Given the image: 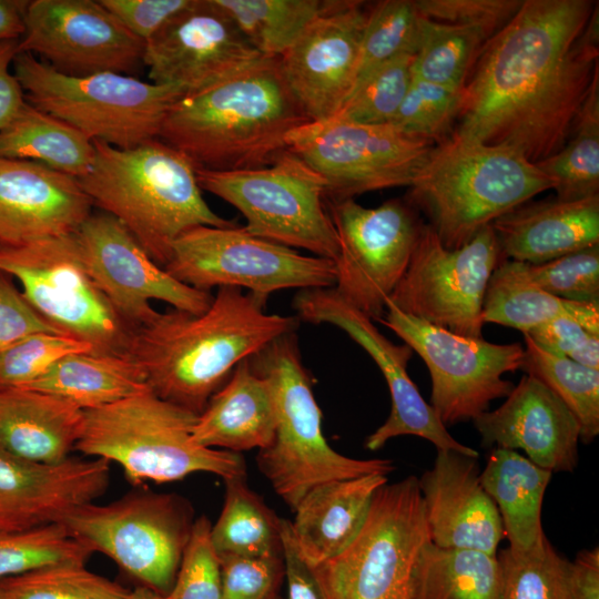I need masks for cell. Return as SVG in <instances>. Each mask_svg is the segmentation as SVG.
I'll return each mask as SVG.
<instances>
[{
	"label": "cell",
	"mask_w": 599,
	"mask_h": 599,
	"mask_svg": "<svg viewBox=\"0 0 599 599\" xmlns=\"http://www.w3.org/2000/svg\"><path fill=\"white\" fill-rule=\"evenodd\" d=\"M598 8L593 0H522L485 45L453 135L532 163L558 152L599 74Z\"/></svg>",
	"instance_id": "6da1fadb"
},
{
	"label": "cell",
	"mask_w": 599,
	"mask_h": 599,
	"mask_svg": "<svg viewBox=\"0 0 599 599\" xmlns=\"http://www.w3.org/2000/svg\"><path fill=\"white\" fill-rule=\"evenodd\" d=\"M266 300L219 287L205 312L159 313L135 329L130 357L156 396L200 415L240 362L295 332L298 318L266 313Z\"/></svg>",
	"instance_id": "7a4b0ae2"
},
{
	"label": "cell",
	"mask_w": 599,
	"mask_h": 599,
	"mask_svg": "<svg viewBox=\"0 0 599 599\" xmlns=\"http://www.w3.org/2000/svg\"><path fill=\"white\" fill-rule=\"evenodd\" d=\"M307 121L280 58L263 57L212 87L182 95L169 109L159 139L195 169L253 170L285 154L288 134Z\"/></svg>",
	"instance_id": "3957f363"
},
{
	"label": "cell",
	"mask_w": 599,
	"mask_h": 599,
	"mask_svg": "<svg viewBox=\"0 0 599 599\" xmlns=\"http://www.w3.org/2000/svg\"><path fill=\"white\" fill-rule=\"evenodd\" d=\"M92 167L78 179L93 206L116 219L164 268L174 241L196 226H232L202 195L196 169L160 139L131 149L93 141Z\"/></svg>",
	"instance_id": "277c9868"
},
{
	"label": "cell",
	"mask_w": 599,
	"mask_h": 599,
	"mask_svg": "<svg viewBox=\"0 0 599 599\" xmlns=\"http://www.w3.org/2000/svg\"><path fill=\"white\" fill-rule=\"evenodd\" d=\"M550 189V179L518 152L451 134L433 146L406 201L427 216L446 248L456 250Z\"/></svg>",
	"instance_id": "5b68a950"
},
{
	"label": "cell",
	"mask_w": 599,
	"mask_h": 599,
	"mask_svg": "<svg viewBox=\"0 0 599 599\" xmlns=\"http://www.w3.org/2000/svg\"><path fill=\"white\" fill-rule=\"evenodd\" d=\"M197 416L146 390L83 410L74 449L120 465L133 485L171 483L195 473L214 474L224 480L246 476L241 454L193 440Z\"/></svg>",
	"instance_id": "8992f818"
},
{
	"label": "cell",
	"mask_w": 599,
	"mask_h": 599,
	"mask_svg": "<svg viewBox=\"0 0 599 599\" xmlns=\"http://www.w3.org/2000/svg\"><path fill=\"white\" fill-rule=\"evenodd\" d=\"M250 363L270 383L276 413L274 438L258 450L257 466L293 511L318 484L394 471L390 459H355L328 445L295 332L271 342L250 357Z\"/></svg>",
	"instance_id": "52a82bcc"
},
{
	"label": "cell",
	"mask_w": 599,
	"mask_h": 599,
	"mask_svg": "<svg viewBox=\"0 0 599 599\" xmlns=\"http://www.w3.org/2000/svg\"><path fill=\"white\" fill-rule=\"evenodd\" d=\"M12 71L30 104L92 142L118 149L159 139L169 109L184 95L179 88L116 72L69 77L27 52L16 55Z\"/></svg>",
	"instance_id": "ba28073f"
},
{
	"label": "cell",
	"mask_w": 599,
	"mask_h": 599,
	"mask_svg": "<svg viewBox=\"0 0 599 599\" xmlns=\"http://www.w3.org/2000/svg\"><path fill=\"white\" fill-rule=\"evenodd\" d=\"M0 271L17 280L32 308L91 353L130 356L134 336L90 276L77 233L0 245Z\"/></svg>",
	"instance_id": "9c48e42d"
},
{
	"label": "cell",
	"mask_w": 599,
	"mask_h": 599,
	"mask_svg": "<svg viewBox=\"0 0 599 599\" xmlns=\"http://www.w3.org/2000/svg\"><path fill=\"white\" fill-rule=\"evenodd\" d=\"M430 544L418 478L408 476L382 486L353 544L316 566L334 599H418Z\"/></svg>",
	"instance_id": "30bf717a"
},
{
	"label": "cell",
	"mask_w": 599,
	"mask_h": 599,
	"mask_svg": "<svg viewBox=\"0 0 599 599\" xmlns=\"http://www.w3.org/2000/svg\"><path fill=\"white\" fill-rule=\"evenodd\" d=\"M59 524L113 560L140 586L169 595L194 524L193 509L175 494H129L106 505H82Z\"/></svg>",
	"instance_id": "8fae6325"
},
{
	"label": "cell",
	"mask_w": 599,
	"mask_h": 599,
	"mask_svg": "<svg viewBox=\"0 0 599 599\" xmlns=\"http://www.w3.org/2000/svg\"><path fill=\"white\" fill-rule=\"evenodd\" d=\"M202 190L237 209L244 229L261 238L336 261L338 237L325 183L302 159L287 151L270 166L242 171L196 169Z\"/></svg>",
	"instance_id": "7c38bea8"
},
{
	"label": "cell",
	"mask_w": 599,
	"mask_h": 599,
	"mask_svg": "<svg viewBox=\"0 0 599 599\" xmlns=\"http://www.w3.org/2000/svg\"><path fill=\"white\" fill-rule=\"evenodd\" d=\"M164 270L200 291L246 288L267 298L287 288H322L335 284V263L261 238L244 226H196L172 244Z\"/></svg>",
	"instance_id": "4fadbf2b"
},
{
	"label": "cell",
	"mask_w": 599,
	"mask_h": 599,
	"mask_svg": "<svg viewBox=\"0 0 599 599\" xmlns=\"http://www.w3.org/2000/svg\"><path fill=\"white\" fill-rule=\"evenodd\" d=\"M287 146L323 179L326 203H332L377 190L409 187L434 145L389 124L332 116L294 129Z\"/></svg>",
	"instance_id": "5bb4252c"
},
{
	"label": "cell",
	"mask_w": 599,
	"mask_h": 599,
	"mask_svg": "<svg viewBox=\"0 0 599 599\" xmlns=\"http://www.w3.org/2000/svg\"><path fill=\"white\" fill-rule=\"evenodd\" d=\"M377 322L402 338L428 367L430 406L446 427L474 420L493 400L507 397L514 385L502 376L522 365L520 343L495 344L461 336L409 316L388 302Z\"/></svg>",
	"instance_id": "9a60e30c"
},
{
	"label": "cell",
	"mask_w": 599,
	"mask_h": 599,
	"mask_svg": "<svg viewBox=\"0 0 599 599\" xmlns=\"http://www.w3.org/2000/svg\"><path fill=\"white\" fill-rule=\"evenodd\" d=\"M491 224L448 250L423 224L408 267L387 302L400 312L466 337H483L488 281L502 262Z\"/></svg>",
	"instance_id": "2e32d148"
},
{
	"label": "cell",
	"mask_w": 599,
	"mask_h": 599,
	"mask_svg": "<svg viewBox=\"0 0 599 599\" xmlns=\"http://www.w3.org/2000/svg\"><path fill=\"white\" fill-rule=\"evenodd\" d=\"M338 237L335 292L373 321L405 274L423 222L406 201L365 207L354 199L327 203Z\"/></svg>",
	"instance_id": "e0dca14e"
},
{
	"label": "cell",
	"mask_w": 599,
	"mask_h": 599,
	"mask_svg": "<svg viewBox=\"0 0 599 599\" xmlns=\"http://www.w3.org/2000/svg\"><path fill=\"white\" fill-rule=\"evenodd\" d=\"M298 321L315 325L327 323L343 329L362 346L380 369L390 394L387 419L365 440L369 450L382 448L389 439L404 435L422 437L436 449L454 450L478 457V451L455 439L425 402L407 373L413 349L384 336L373 319L345 302L333 287L301 290L293 300Z\"/></svg>",
	"instance_id": "ac0fdd59"
},
{
	"label": "cell",
	"mask_w": 599,
	"mask_h": 599,
	"mask_svg": "<svg viewBox=\"0 0 599 599\" xmlns=\"http://www.w3.org/2000/svg\"><path fill=\"white\" fill-rule=\"evenodd\" d=\"M19 52L40 57L69 77L101 72L133 75L144 67V42L100 0L29 1Z\"/></svg>",
	"instance_id": "d6986e66"
},
{
	"label": "cell",
	"mask_w": 599,
	"mask_h": 599,
	"mask_svg": "<svg viewBox=\"0 0 599 599\" xmlns=\"http://www.w3.org/2000/svg\"><path fill=\"white\" fill-rule=\"evenodd\" d=\"M75 233L90 276L134 331L159 315L151 301L192 314H201L211 305V292L187 286L170 275L108 213L92 212Z\"/></svg>",
	"instance_id": "ffe728a7"
},
{
	"label": "cell",
	"mask_w": 599,
	"mask_h": 599,
	"mask_svg": "<svg viewBox=\"0 0 599 599\" xmlns=\"http://www.w3.org/2000/svg\"><path fill=\"white\" fill-rule=\"evenodd\" d=\"M262 55L214 0H191L144 43L150 82L184 94L212 87Z\"/></svg>",
	"instance_id": "44dd1931"
},
{
	"label": "cell",
	"mask_w": 599,
	"mask_h": 599,
	"mask_svg": "<svg viewBox=\"0 0 599 599\" xmlns=\"http://www.w3.org/2000/svg\"><path fill=\"white\" fill-rule=\"evenodd\" d=\"M368 10L363 1L336 0L280 57L287 87L309 121L336 115L348 99Z\"/></svg>",
	"instance_id": "7402d4cb"
},
{
	"label": "cell",
	"mask_w": 599,
	"mask_h": 599,
	"mask_svg": "<svg viewBox=\"0 0 599 599\" xmlns=\"http://www.w3.org/2000/svg\"><path fill=\"white\" fill-rule=\"evenodd\" d=\"M110 483V463L74 458L43 464L0 446V531H26L59 524L70 511L94 502Z\"/></svg>",
	"instance_id": "603a6c76"
},
{
	"label": "cell",
	"mask_w": 599,
	"mask_h": 599,
	"mask_svg": "<svg viewBox=\"0 0 599 599\" xmlns=\"http://www.w3.org/2000/svg\"><path fill=\"white\" fill-rule=\"evenodd\" d=\"M484 446L521 449L549 471H572L578 464L580 426L568 407L540 380L525 375L496 409L476 417Z\"/></svg>",
	"instance_id": "cb8c5ba5"
},
{
	"label": "cell",
	"mask_w": 599,
	"mask_h": 599,
	"mask_svg": "<svg viewBox=\"0 0 599 599\" xmlns=\"http://www.w3.org/2000/svg\"><path fill=\"white\" fill-rule=\"evenodd\" d=\"M432 542L497 555L505 537L499 511L480 483L477 457L439 450L418 478Z\"/></svg>",
	"instance_id": "d4e9b609"
},
{
	"label": "cell",
	"mask_w": 599,
	"mask_h": 599,
	"mask_svg": "<svg viewBox=\"0 0 599 599\" xmlns=\"http://www.w3.org/2000/svg\"><path fill=\"white\" fill-rule=\"evenodd\" d=\"M92 207L75 177L39 162L0 156V245L77 232Z\"/></svg>",
	"instance_id": "484cf974"
},
{
	"label": "cell",
	"mask_w": 599,
	"mask_h": 599,
	"mask_svg": "<svg viewBox=\"0 0 599 599\" xmlns=\"http://www.w3.org/2000/svg\"><path fill=\"white\" fill-rule=\"evenodd\" d=\"M491 227L504 261L542 264L599 244V194L528 201Z\"/></svg>",
	"instance_id": "4316f807"
},
{
	"label": "cell",
	"mask_w": 599,
	"mask_h": 599,
	"mask_svg": "<svg viewBox=\"0 0 599 599\" xmlns=\"http://www.w3.org/2000/svg\"><path fill=\"white\" fill-rule=\"evenodd\" d=\"M387 481V476L372 474L311 488L298 501L291 521L301 556L316 566L343 554L359 535L376 491Z\"/></svg>",
	"instance_id": "83f0119b"
},
{
	"label": "cell",
	"mask_w": 599,
	"mask_h": 599,
	"mask_svg": "<svg viewBox=\"0 0 599 599\" xmlns=\"http://www.w3.org/2000/svg\"><path fill=\"white\" fill-rule=\"evenodd\" d=\"M276 413L272 388L252 367L240 362L226 383L197 416L193 440L203 447L241 453L266 448L273 440Z\"/></svg>",
	"instance_id": "f1b7e54d"
},
{
	"label": "cell",
	"mask_w": 599,
	"mask_h": 599,
	"mask_svg": "<svg viewBox=\"0 0 599 599\" xmlns=\"http://www.w3.org/2000/svg\"><path fill=\"white\" fill-rule=\"evenodd\" d=\"M83 410L54 395L24 387L0 388V446L31 461L70 457Z\"/></svg>",
	"instance_id": "f546056e"
},
{
	"label": "cell",
	"mask_w": 599,
	"mask_h": 599,
	"mask_svg": "<svg viewBox=\"0 0 599 599\" xmlns=\"http://www.w3.org/2000/svg\"><path fill=\"white\" fill-rule=\"evenodd\" d=\"M552 473L516 450L495 448L480 473V483L494 500L509 550L528 556L544 550L548 540L541 509Z\"/></svg>",
	"instance_id": "4dcf8cb0"
},
{
	"label": "cell",
	"mask_w": 599,
	"mask_h": 599,
	"mask_svg": "<svg viewBox=\"0 0 599 599\" xmlns=\"http://www.w3.org/2000/svg\"><path fill=\"white\" fill-rule=\"evenodd\" d=\"M557 317L571 318L599 334V303L571 302L545 292L528 277L522 262L505 260L496 267L484 298V323L525 334Z\"/></svg>",
	"instance_id": "1f68e13d"
},
{
	"label": "cell",
	"mask_w": 599,
	"mask_h": 599,
	"mask_svg": "<svg viewBox=\"0 0 599 599\" xmlns=\"http://www.w3.org/2000/svg\"><path fill=\"white\" fill-rule=\"evenodd\" d=\"M23 387L60 397L81 410L151 390L132 357L93 353L67 355Z\"/></svg>",
	"instance_id": "d6a6232c"
},
{
	"label": "cell",
	"mask_w": 599,
	"mask_h": 599,
	"mask_svg": "<svg viewBox=\"0 0 599 599\" xmlns=\"http://www.w3.org/2000/svg\"><path fill=\"white\" fill-rule=\"evenodd\" d=\"M94 144L28 101L0 130V156L39 162L77 180L92 167Z\"/></svg>",
	"instance_id": "836d02e7"
},
{
	"label": "cell",
	"mask_w": 599,
	"mask_h": 599,
	"mask_svg": "<svg viewBox=\"0 0 599 599\" xmlns=\"http://www.w3.org/2000/svg\"><path fill=\"white\" fill-rule=\"evenodd\" d=\"M224 481V505L211 527L217 556H282V519L247 486L246 476Z\"/></svg>",
	"instance_id": "e575fe53"
},
{
	"label": "cell",
	"mask_w": 599,
	"mask_h": 599,
	"mask_svg": "<svg viewBox=\"0 0 599 599\" xmlns=\"http://www.w3.org/2000/svg\"><path fill=\"white\" fill-rule=\"evenodd\" d=\"M264 57H282L336 0H214Z\"/></svg>",
	"instance_id": "d590c367"
},
{
	"label": "cell",
	"mask_w": 599,
	"mask_h": 599,
	"mask_svg": "<svg viewBox=\"0 0 599 599\" xmlns=\"http://www.w3.org/2000/svg\"><path fill=\"white\" fill-rule=\"evenodd\" d=\"M501 567L497 555L463 548L426 549L418 599H499Z\"/></svg>",
	"instance_id": "8d00e7d4"
},
{
	"label": "cell",
	"mask_w": 599,
	"mask_h": 599,
	"mask_svg": "<svg viewBox=\"0 0 599 599\" xmlns=\"http://www.w3.org/2000/svg\"><path fill=\"white\" fill-rule=\"evenodd\" d=\"M535 164L550 179L557 197L577 200L599 194V74L565 145Z\"/></svg>",
	"instance_id": "74e56055"
},
{
	"label": "cell",
	"mask_w": 599,
	"mask_h": 599,
	"mask_svg": "<svg viewBox=\"0 0 599 599\" xmlns=\"http://www.w3.org/2000/svg\"><path fill=\"white\" fill-rule=\"evenodd\" d=\"M521 368L545 384L572 413L580 426V440L591 443L599 434V369L554 355L524 334Z\"/></svg>",
	"instance_id": "f35d334b"
},
{
	"label": "cell",
	"mask_w": 599,
	"mask_h": 599,
	"mask_svg": "<svg viewBox=\"0 0 599 599\" xmlns=\"http://www.w3.org/2000/svg\"><path fill=\"white\" fill-rule=\"evenodd\" d=\"M491 38L476 28L422 17L420 42L414 55L412 73L435 84L463 90Z\"/></svg>",
	"instance_id": "ab89813d"
},
{
	"label": "cell",
	"mask_w": 599,
	"mask_h": 599,
	"mask_svg": "<svg viewBox=\"0 0 599 599\" xmlns=\"http://www.w3.org/2000/svg\"><path fill=\"white\" fill-rule=\"evenodd\" d=\"M420 32L422 16L415 1L384 0L372 6L363 32L355 83L390 60L415 55Z\"/></svg>",
	"instance_id": "60d3db41"
},
{
	"label": "cell",
	"mask_w": 599,
	"mask_h": 599,
	"mask_svg": "<svg viewBox=\"0 0 599 599\" xmlns=\"http://www.w3.org/2000/svg\"><path fill=\"white\" fill-rule=\"evenodd\" d=\"M8 599H128L130 590L87 569L54 564L0 580Z\"/></svg>",
	"instance_id": "b9f144b4"
},
{
	"label": "cell",
	"mask_w": 599,
	"mask_h": 599,
	"mask_svg": "<svg viewBox=\"0 0 599 599\" xmlns=\"http://www.w3.org/2000/svg\"><path fill=\"white\" fill-rule=\"evenodd\" d=\"M93 552L61 524L0 531V580L54 564H85Z\"/></svg>",
	"instance_id": "7bdbcfd3"
},
{
	"label": "cell",
	"mask_w": 599,
	"mask_h": 599,
	"mask_svg": "<svg viewBox=\"0 0 599 599\" xmlns=\"http://www.w3.org/2000/svg\"><path fill=\"white\" fill-rule=\"evenodd\" d=\"M413 61L414 55H403L372 70L355 83L334 116L368 125L390 124L409 88Z\"/></svg>",
	"instance_id": "ee69618b"
},
{
	"label": "cell",
	"mask_w": 599,
	"mask_h": 599,
	"mask_svg": "<svg viewBox=\"0 0 599 599\" xmlns=\"http://www.w3.org/2000/svg\"><path fill=\"white\" fill-rule=\"evenodd\" d=\"M463 90L435 84L416 77L392 123L400 132L433 145L447 140L460 111Z\"/></svg>",
	"instance_id": "f6af8a7d"
},
{
	"label": "cell",
	"mask_w": 599,
	"mask_h": 599,
	"mask_svg": "<svg viewBox=\"0 0 599 599\" xmlns=\"http://www.w3.org/2000/svg\"><path fill=\"white\" fill-rule=\"evenodd\" d=\"M497 558L501 567L499 599H570L569 561L549 540L538 554L520 556L507 548Z\"/></svg>",
	"instance_id": "bcb514c9"
},
{
	"label": "cell",
	"mask_w": 599,
	"mask_h": 599,
	"mask_svg": "<svg viewBox=\"0 0 599 599\" xmlns=\"http://www.w3.org/2000/svg\"><path fill=\"white\" fill-rule=\"evenodd\" d=\"M75 353H91V348L58 333L30 334L0 349V388L23 387L62 357Z\"/></svg>",
	"instance_id": "7dc6e473"
},
{
	"label": "cell",
	"mask_w": 599,
	"mask_h": 599,
	"mask_svg": "<svg viewBox=\"0 0 599 599\" xmlns=\"http://www.w3.org/2000/svg\"><path fill=\"white\" fill-rule=\"evenodd\" d=\"M524 264L528 277L545 292L571 302L599 303V244L542 264Z\"/></svg>",
	"instance_id": "c3c4849f"
},
{
	"label": "cell",
	"mask_w": 599,
	"mask_h": 599,
	"mask_svg": "<svg viewBox=\"0 0 599 599\" xmlns=\"http://www.w3.org/2000/svg\"><path fill=\"white\" fill-rule=\"evenodd\" d=\"M211 527L205 516L194 520L167 599H222L220 560Z\"/></svg>",
	"instance_id": "681fc988"
},
{
	"label": "cell",
	"mask_w": 599,
	"mask_h": 599,
	"mask_svg": "<svg viewBox=\"0 0 599 599\" xmlns=\"http://www.w3.org/2000/svg\"><path fill=\"white\" fill-rule=\"evenodd\" d=\"M222 599H273L284 577L282 556H220Z\"/></svg>",
	"instance_id": "f907efd6"
},
{
	"label": "cell",
	"mask_w": 599,
	"mask_h": 599,
	"mask_svg": "<svg viewBox=\"0 0 599 599\" xmlns=\"http://www.w3.org/2000/svg\"><path fill=\"white\" fill-rule=\"evenodd\" d=\"M522 0H415L432 21L479 29L494 37L515 16Z\"/></svg>",
	"instance_id": "816d5d0a"
},
{
	"label": "cell",
	"mask_w": 599,
	"mask_h": 599,
	"mask_svg": "<svg viewBox=\"0 0 599 599\" xmlns=\"http://www.w3.org/2000/svg\"><path fill=\"white\" fill-rule=\"evenodd\" d=\"M525 334L554 355L599 369V334L586 329L571 318L557 317Z\"/></svg>",
	"instance_id": "f5cc1de1"
},
{
	"label": "cell",
	"mask_w": 599,
	"mask_h": 599,
	"mask_svg": "<svg viewBox=\"0 0 599 599\" xmlns=\"http://www.w3.org/2000/svg\"><path fill=\"white\" fill-rule=\"evenodd\" d=\"M134 37L145 43L191 0H100Z\"/></svg>",
	"instance_id": "db71d44e"
},
{
	"label": "cell",
	"mask_w": 599,
	"mask_h": 599,
	"mask_svg": "<svg viewBox=\"0 0 599 599\" xmlns=\"http://www.w3.org/2000/svg\"><path fill=\"white\" fill-rule=\"evenodd\" d=\"M39 332L58 333L32 308L12 277L0 271V349Z\"/></svg>",
	"instance_id": "11a10c76"
},
{
	"label": "cell",
	"mask_w": 599,
	"mask_h": 599,
	"mask_svg": "<svg viewBox=\"0 0 599 599\" xmlns=\"http://www.w3.org/2000/svg\"><path fill=\"white\" fill-rule=\"evenodd\" d=\"M284 577L286 599H334L317 566L308 564L300 554L291 531V521L282 519Z\"/></svg>",
	"instance_id": "9f6ffc18"
},
{
	"label": "cell",
	"mask_w": 599,
	"mask_h": 599,
	"mask_svg": "<svg viewBox=\"0 0 599 599\" xmlns=\"http://www.w3.org/2000/svg\"><path fill=\"white\" fill-rule=\"evenodd\" d=\"M19 53V40L0 41V130L24 103L23 90L11 70Z\"/></svg>",
	"instance_id": "6f0895ef"
},
{
	"label": "cell",
	"mask_w": 599,
	"mask_h": 599,
	"mask_svg": "<svg viewBox=\"0 0 599 599\" xmlns=\"http://www.w3.org/2000/svg\"><path fill=\"white\" fill-rule=\"evenodd\" d=\"M570 599H599V549L579 551L568 566Z\"/></svg>",
	"instance_id": "680465c9"
},
{
	"label": "cell",
	"mask_w": 599,
	"mask_h": 599,
	"mask_svg": "<svg viewBox=\"0 0 599 599\" xmlns=\"http://www.w3.org/2000/svg\"><path fill=\"white\" fill-rule=\"evenodd\" d=\"M29 0H0V41L20 40Z\"/></svg>",
	"instance_id": "91938a15"
},
{
	"label": "cell",
	"mask_w": 599,
	"mask_h": 599,
	"mask_svg": "<svg viewBox=\"0 0 599 599\" xmlns=\"http://www.w3.org/2000/svg\"><path fill=\"white\" fill-rule=\"evenodd\" d=\"M128 599H167V597L146 587L138 586L130 590Z\"/></svg>",
	"instance_id": "94428289"
},
{
	"label": "cell",
	"mask_w": 599,
	"mask_h": 599,
	"mask_svg": "<svg viewBox=\"0 0 599 599\" xmlns=\"http://www.w3.org/2000/svg\"><path fill=\"white\" fill-rule=\"evenodd\" d=\"M0 599H8L0 589Z\"/></svg>",
	"instance_id": "6125c7cd"
},
{
	"label": "cell",
	"mask_w": 599,
	"mask_h": 599,
	"mask_svg": "<svg viewBox=\"0 0 599 599\" xmlns=\"http://www.w3.org/2000/svg\"><path fill=\"white\" fill-rule=\"evenodd\" d=\"M273 599H280V598L275 597V598H273Z\"/></svg>",
	"instance_id": "be15d7a7"
}]
</instances>
